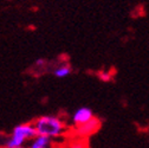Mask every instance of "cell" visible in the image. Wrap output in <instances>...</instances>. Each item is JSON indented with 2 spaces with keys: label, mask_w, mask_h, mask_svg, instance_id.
Wrapping results in <instances>:
<instances>
[{
  "label": "cell",
  "mask_w": 149,
  "mask_h": 148,
  "mask_svg": "<svg viewBox=\"0 0 149 148\" xmlns=\"http://www.w3.org/2000/svg\"><path fill=\"white\" fill-rule=\"evenodd\" d=\"M34 127L39 135H45L51 139L62 136L66 131L64 121L58 116L51 115H44L37 119L34 121Z\"/></svg>",
  "instance_id": "6da1fadb"
},
{
  "label": "cell",
  "mask_w": 149,
  "mask_h": 148,
  "mask_svg": "<svg viewBox=\"0 0 149 148\" xmlns=\"http://www.w3.org/2000/svg\"><path fill=\"white\" fill-rule=\"evenodd\" d=\"M38 135L34 123H23L13 128L11 136L7 139L6 146L10 147H24L26 141L32 140Z\"/></svg>",
  "instance_id": "7a4b0ae2"
},
{
  "label": "cell",
  "mask_w": 149,
  "mask_h": 148,
  "mask_svg": "<svg viewBox=\"0 0 149 148\" xmlns=\"http://www.w3.org/2000/svg\"><path fill=\"white\" fill-rule=\"evenodd\" d=\"M94 113L92 110L88 107H81L78 108L76 112L73 113L72 115V122L74 126H81V124H84L86 122H89L91 119H94Z\"/></svg>",
  "instance_id": "3957f363"
},
{
  "label": "cell",
  "mask_w": 149,
  "mask_h": 148,
  "mask_svg": "<svg viewBox=\"0 0 149 148\" xmlns=\"http://www.w3.org/2000/svg\"><path fill=\"white\" fill-rule=\"evenodd\" d=\"M100 126H101V121H100L98 119L94 117V119H91L89 122L78 126V127H77V133H78L79 135H83V136L90 135V134H92V133H95L96 131H98Z\"/></svg>",
  "instance_id": "277c9868"
},
{
  "label": "cell",
  "mask_w": 149,
  "mask_h": 148,
  "mask_svg": "<svg viewBox=\"0 0 149 148\" xmlns=\"http://www.w3.org/2000/svg\"><path fill=\"white\" fill-rule=\"evenodd\" d=\"M50 146H51V138L38 134L32 140H30L27 148H50Z\"/></svg>",
  "instance_id": "5b68a950"
},
{
  "label": "cell",
  "mask_w": 149,
  "mask_h": 148,
  "mask_svg": "<svg viewBox=\"0 0 149 148\" xmlns=\"http://www.w3.org/2000/svg\"><path fill=\"white\" fill-rule=\"evenodd\" d=\"M71 73V68L70 65L68 64H62V65H58L57 68L54 69L53 71V75L56 77H58V78H64L66 76H69Z\"/></svg>",
  "instance_id": "8992f818"
},
{
  "label": "cell",
  "mask_w": 149,
  "mask_h": 148,
  "mask_svg": "<svg viewBox=\"0 0 149 148\" xmlns=\"http://www.w3.org/2000/svg\"><path fill=\"white\" fill-rule=\"evenodd\" d=\"M98 76H100V78H101L102 81H105V82H109V81L111 80V76L109 75V73H107V72H101Z\"/></svg>",
  "instance_id": "52a82bcc"
},
{
  "label": "cell",
  "mask_w": 149,
  "mask_h": 148,
  "mask_svg": "<svg viewBox=\"0 0 149 148\" xmlns=\"http://www.w3.org/2000/svg\"><path fill=\"white\" fill-rule=\"evenodd\" d=\"M3 148H24V147H10V146H6V147H3Z\"/></svg>",
  "instance_id": "ba28073f"
}]
</instances>
